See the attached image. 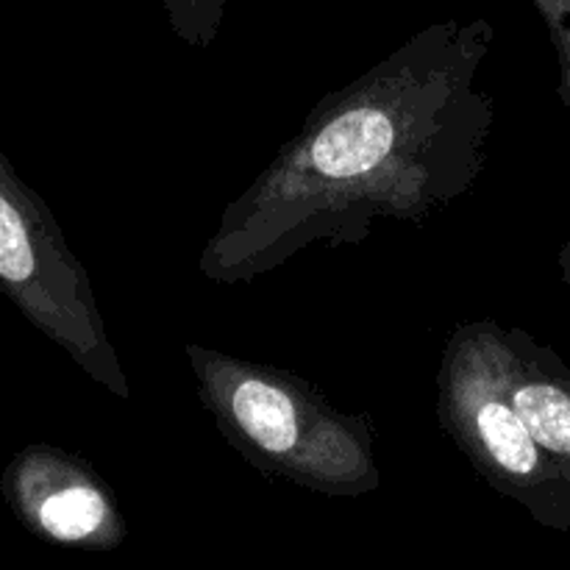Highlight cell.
Here are the masks:
<instances>
[{"label":"cell","mask_w":570,"mask_h":570,"mask_svg":"<svg viewBox=\"0 0 570 570\" xmlns=\"http://www.w3.org/2000/svg\"><path fill=\"white\" fill-rule=\"evenodd\" d=\"M0 293L95 384L131 399L92 282L45 200L0 150Z\"/></svg>","instance_id":"4"},{"label":"cell","mask_w":570,"mask_h":570,"mask_svg":"<svg viewBox=\"0 0 570 570\" xmlns=\"http://www.w3.org/2000/svg\"><path fill=\"white\" fill-rule=\"evenodd\" d=\"M438 421L473 471L543 529L570 532V479L543 454L507 387V328L460 323L438 371Z\"/></svg>","instance_id":"3"},{"label":"cell","mask_w":570,"mask_h":570,"mask_svg":"<svg viewBox=\"0 0 570 570\" xmlns=\"http://www.w3.org/2000/svg\"><path fill=\"white\" fill-rule=\"evenodd\" d=\"M0 493L33 538L59 549L115 551L128 534L115 490L89 462L56 445L17 451L0 476Z\"/></svg>","instance_id":"5"},{"label":"cell","mask_w":570,"mask_h":570,"mask_svg":"<svg viewBox=\"0 0 570 570\" xmlns=\"http://www.w3.org/2000/svg\"><path fill=\"white\" fill-rule=\"evenodd\" d=\"M557 265H560V276H562V284L570 289V237L566 239V245L560 248V254H557Z\"/></svg>","instance_id":"9"},{"label":"cell","mask_w":570,"mask_h":570,"mask_svg":"<svg viewBox=\"0 0 570 570\" xmlns=\"http://www.w3.org/2000/svg\"><path fill=\"white\" fill-rule=\"evenodd\" d=\"M529 3L540 14L551 45H554L557 65H560L557 95L570 109V0H529Z\"/></svg>","instance_id":"8"},{"label":"cell","mask_w":570,"mask_h":570,"mask_svg":"<svg viewBox=\"0 0 570 570\" xmlns=\"http://www.w3.org/2000/svg\"><path fill=\"white\" fill-rule=\"evenodd\" d=\"M507 387L534 443L570 479V367L523 328H507Z\"/></svg>","instance_id":"6"},{"label":"cell","mask_w":570,"mask_h":570,"mask_svg":"<svg viewBox=\"0 0 570 570\" xmlns=\"http://www.w3.org/2000/svg\"><path fill=\"white\" fill-rule=\"evenodd\" d=\"M198 401L234 451L256 471L328 499L382 488L379 432L343 412L293 371L187 343Z\"/></svg>","instance_id":"2"},{"label":"cell","mask_w":570,"mask_h":570,"mask_svg":"<svg viewBox=\"0 0 570 570\" xmlns=\"http://www.w3.org/2000/svg\"><path fill=\"white\" fill-rule=\"evenodd\" d=\"M165 9L173 33L189 48L206 50L217 39L228 0H156Z\"/></svg>","instance_id":"7"},{"label":"cell","mask_w":570,"mask_h":570,"mask_svg":"<svg viewBox=\"0 0 570 570\" xmlns=\"http://www.w3.org/2000/svg\"><path fill=\"white\" fill-rule=\"evenodd\" d=\"M488 17L440 20L317 100L295 137L223 209L200 276L248 284L312 245H362L379 220L421 226L488 165Z\"/></svg>","instance_id":"1"}]
</instances>
